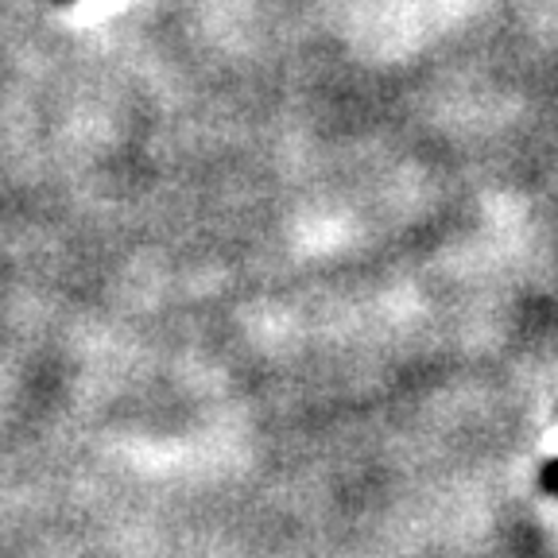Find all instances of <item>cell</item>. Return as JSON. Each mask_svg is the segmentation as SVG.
I'll use <instances>...</instances> for the list:
<instances>
[{"label": "cell", "mask_w": 558, "mask_h": 558, "mask_svg": "<svg viewBox=\"0 0 558 558\" xmlns=\"http://www.w3.org/2000/svg\"><path fill=\"white\" fill-rule=\"evenodd\" d=\"M539 485L547 488V493H558V458H547V462H543Z\"/></svg>", "instance_id": "1"}, {"label": "cell", "mask_w": 558, "mask_h": 558, "mask_svg": "<svg viewBox=\"0 0 558 558\" xmlns=\"http://www.w3.org/2000/svg\"><path fill=\"white\" fill-rule=\"evenodd\" d=\"M54 4H74V0H54Z\"/></svg>", "instance_id": "2"}]
</instances>
